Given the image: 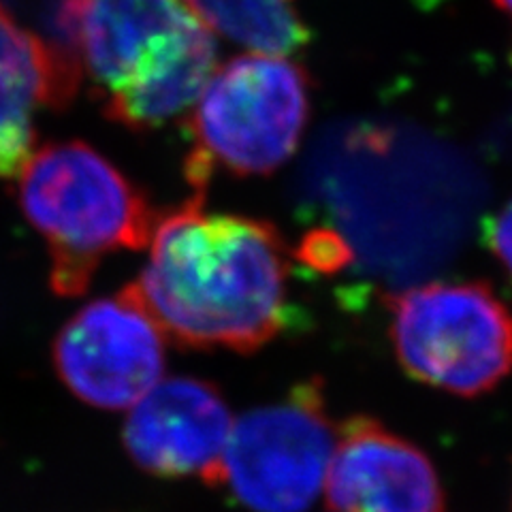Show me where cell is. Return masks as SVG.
I'll return each mask as SVG.
<instances>
[{"label": "cell", "instance_id": "obj_4", "mask_svg": "<svg viewBox=\"0 0 512 512\" xmlns=\"http://www.w3.org/2000/svg\"><path fill=\"white\" fill-rule=\"evenodd\" d=\"M391 335L404 370L461 397L512 372V314L483 282H436L397 295Z\"/></svg>", "mask_w": 512, "mask_h": 512}, {"label": "cell", "instance_id": "obj_14", "mask_svg": "<svg viewBox=\"0 0 512 512\" xmlns=\"http://www.w3.org/2000/svg\"><path fill=\"white\" fill-rule=\"evenodd\" d=\"M495 5H498L506 15L512 18V0H495Z\"/></svg>", "mask_w": 512, "mask_h": 512}, {"label": "cell", "instance_id": "obj_10", "mask_svg": "<svg viewBox=\"0 0 512 512\" xmlns=\"http://www.w3.org/2000/svg\"><path fill=\"white\" fill-rule=\"evenodd\" d=\"M79 67L26 30L0 3V178H18L35 152V114L71 101Z\"/></svg>", "mask_w": 512, "mask_h": 512}, {"label": "cell", "instance_id": "obj_8", "mask_svg": "<svg viewBox=\"0 0 512 512\" xmlns=\"http://www.w3.org/2000/svg\"><path fill=\"white\" fill-rule=\"evenodd\" d=\"M233 419L222 395L197 378L156 382L133 406L122 440L141 470L160 478L199 476L220 483Z\"/></svg>", "mask_w": 512, "mask_h": 512}, {"label": "cell", "instance_id": "obj_6", "mask_svg": "<svg viewBox=\"0 0 512 512\" xmlns=\"http://www.w3.org/2000/svg\"><path fill=\"white\" fill-rule=\"evenodd\" d=\"M60 380L82 402L133 408L165 370V335L128 288L96 299L60 329L54 342Z\"/></svg>", "mask_w": 512, "mask_h": 512}, {"label": "cell", "instance_id": "obj_3", "mask_svg": "<svg viewBox=\"0 0 512 512\" xmlns=\"http://www.w3.org/2000/svg\"><path fill=\"white\" fill-rule=\"evenodd\" d=\"M310 114L308 77L284 56L246 54L216 69L188 120L186 178L199 195L216 171L267 175L297 150Z\"/></svg>", "mask_w": 512, "mask_h": 512}, {"label": "cell", "instance_id": "obj_2", "mask_svg": "<svg viewBox=\"0 0 512 512\" xmlns=\"http://www.w3.org/2000/svg\"><path fill=\"white\" fill-rule=\"evenodd\" d=\"M18 197L50 250V282L60 297L86 293L105 256L141 250L158 222L143 192L82 141L32 152L18 175Z\"/></svg>", "mask_w": 512, "mask_h": 512}, {"label": "cell", "instance_id": "obj_5", "mask_svg": "<svg viewBox=\"0 0 512 512\" xmlns=\"http://www.w3.org/2000/svg\"><path fill=\"white\" fill-rule=\"evenodd\" d=\"M335 429L318 382L233 423L220 483L252 512H306L325 487Z\"/></svg>", "mask_w": 512, "mask_h": 512}, {"label": "cell", "instance_id": "obj_1", "mask_svg": "<svg viewBox=\"0 0 512 512\" xmlns=\"http://www.w3.org/2000/svg\"><path fill=\"white\" fill-rule=\"evenodd\" d=\"M150 261L126 288L165 340L254 352L288 323V248L271 222L210 214L203 195L158 218Z\"/></svg>", "mask_w": 512, "mask_h": 512}, {"label": "cell", "instance_id": "obj_13", "mask_svg": "<svg viewBox=\"0 0 512 512\" xmlns=\"http://www.w3.org/2000/svg\"><path fill=\"white\" fill-rule=\"evenodd\" d=\"M489 244L500 263L512 276V199L502 207V212L493 218L489 227Z\"/></svg>", "mask_w": 512, "mask_h": 512}, {"label": "cell", "instance_id": "obj_12", "mask_svg": "<svg viewBox=\"0 0 512 512\" xmlns=\"http://www.w3.org/2000/svg\"><path fill=\"white\" fill-rule=\"evenodd\" d=\"M212 32L252 54L288 58L308 43L310 32L293 0H182Z\"/></svg>", "mask_w": 512, "mask_h": 512}, {"label": "cell", "instance_id": "obj_11", "mask_svg": "<svg viewBox=\"0 0 512 512\" xmlns=\"http://www.w3.org/2000/svg\"><path fill=\"white\" fill-rule=\"evenodd\" d=\"M218 47L203 24L124 88L105 96V114L128 128H154L197 105L216 73Z\"/></svg>", "mask_w": 512, "mask_h": 512}, {"label": "cell", "instance_id": "obj_7", "mask_svg": "<svg viewBox=\"0 0 512 512\" xmlns=\"http://www.w3.org/2000/svg\"><path fill=\"white\" fill-rule=\"evenodd\" d=\"M54 22L62 50L105 96L201 26L182 0H58Z\"/></svg>", "mask_w": 512, "mask_h": 512}, {"label": "cell", "instance_id": "obj_9", "mask_svg": "<svg viewBox=\"0 0 512 512\" xmlns=\"http://www.w3.org/2000/svg\"><path fill=\"white\" fill-rule=\"evenodd\" d=\"M338 512H442V489L427 455L374 419L344 423L325 478Z\"/></svg>", "mask_w": 512, "mask_h": 512}]
</instances>
